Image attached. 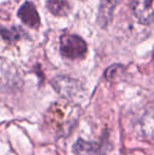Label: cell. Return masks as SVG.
Segmentation results:
<instances>
[{
  "label": "cell",
  "mask_w": 154,
  "mask_h": 155,
  "mask_svg": "<svg viewBox=\"0 0 154 155\" xmlns=\"http://www.w3.org/2000/svg\"><path fill=\"white\" fill-rule=\"evenodd\" d=\"M60 52L64 58L79 59L87 52V43L77 35L67 34L60 38Z\"/></svg>",
  "instance_id": "6da1fadb"
},
{
  "label": "cell",
  "mask_w": 154,
  "mask_h": 155,
  "mask_svg": "<svg viewBox=\"0 0 154 155\" xmlns=\"http://www.w3.org/2000/svg\"><path fill=\"white\" fill-rule=\"evenodd\" d=\"M52 86L56 92L64 98L75 100L84 95V89L77 80L67 76H57L52 80Z\"/></svg>",
  "instance_id": "7a4b0ae2"
},
{
  "label": "cell",
  "mask_w": 154,
  "mask_h": 155,
  "mask_svg": "<svg viewBox=\"0 0 154 155\" xmlns=\"http://www.w3.org/2000/svg\"><path fill=\"white\" fill-rule=\"evenodd\" d=\"M132 11L143 25H148L154 18V0H132Z\"/></svg>",
  "instance_id": "3957f363"
},
{
  "label": "cell",
  "mask_w": 154,
  "mask_h": 155,
  "mask_svg": "<svg viewBox=\"0 0 154 155\" xmlns=\"http://www.w3.org/2000/svg\"><path fill=\"white\" fill-rule=\"evenodd\" d=\"M18 17L25 25L33 29H38L40 25V18L35 5L32 2L27 1L18 10Z\"/></svg>",
  "instance_id": "277c9868"
},
{
  "label": "cell",
  "mask_w": 154,
  "mask_h": 155,
  "mask_svg": "<svg viewBox=\"0 0 154 155\" xmlns=\"http://www.w3.org/2000/svg\"><path fill=\"white\" fill-rule=\"evenodd\" d=\"M116 0H101L98 13V21L101 28H106L112 20Z\"/></svg>",
  "instance_id": "5b68a950"
},
{
  "label": "cell",
  "mask_w": 154,
  "mask_h": 155,
  "mask_svg": "<svg viewBox=\"0 0 154 155\" xmlns=\"http://www.w3.org/2000/svg\"><path fill=\"white\" fill-rule=\"evenodd\" d=\"M47 6L55 16H67L71 10L68 0H47Z\"/></svg>",
  "instance_id": "8992f818"
},
{
  "label": "cell",
  "mask_w": 154,
  "mask_h": 155,
  "mask_svg": "<svg viewBox=\"0 0 154 155\" xmlns=\"http://www.w3.org/2000/svg\"><path fill=\"white\" fill-rule=\"evenodd\" d=\"M143 134L148 140L154 143V111H149L140 120Z\"/></svg>",
  "instance_id": "52a82bcc"
},
{
  "label": "cell",
  "mask_w": 154,
  "mask_h": 155,
  "mask_svg": "<svg viewBox=\"0 0 154 155\" xmlns=\"http://www.w3.org/2000/svg\"><path fill=\"white\" fill-rule=\"evenodd\" d=\"M0 35H1L6 41L13 42V41H17L21 38L22 32H21L20 29H17V28L6 29V28L0 27Z\"/></svg>",
  "instance_id": "ba28073f"
},
{
  "label": "cell",
  "mask_w": 154,
  "mask_h": 155,
  "mask_svg": "<svg viewBox=\"0 0 154 155\" xmlns=\"http://www.w3.org/2000/svg\"><path fill=\"white\" fill-rule=\"evenodd\" d=\"M74 152L78 155H90L93 153L94 151V143H88V141H84L82 139L76 141V143L73 147Z\"/></svg>",
  "instance_id": "9c48e42d"
}]
</instances>
